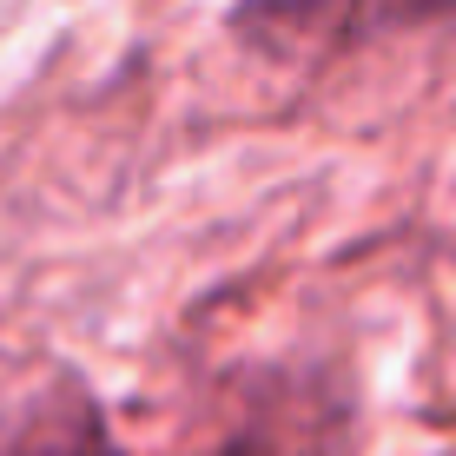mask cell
Segmentation results:
<instances>
[{
	"label": "cell",
	"mask_w": 456,
	"mask_h": 456,
	"mask_svg": "<svg viewBox=\"0 0 456 456\" xmlns=\"http://www.w3.org/2000/svg\"><path fill=\"white\" fill-rule=\"evenodd\" d=\"M225 27L245 53L311 67V60L364 53V46L411 40V34L456 40V0H239Z\"/></svg>",
	"instance_id": "cell-1"
},
{
	"label": "cell",
	"mask_w": 456,
	"mask_h": 456,
	"mask_svg": "<svg viewBox=\"0 0 456 456\" xmlns=\"http://www.w3.org/2000/svg\"><path fill=\"white\" fill-rule=\"evenodd\" d=\"M331 436H338V411L291 384V390H278L272 403H251L245 423H232V430L199 456H324Z\"/></svg>",
	"instance_id": "cell-2"
}]
</instances>
